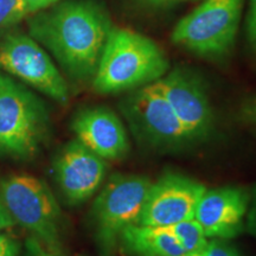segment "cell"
<instances>
[{"instance_id":"1","label":"cell","mask_w":256,"mask_h":256,"mask_svg":"<svg viewBox=\"0 0 256 256\" xmlns=\"http://www.w3.org/2000/svg\"><path fill=\"white\" fill-rule=\"evenodd\" d=\"M113 25L104 6L68 2L31 22V34L76 80L94 78Z\"/></svg>"},{"instance_id":"2","label":"cell","mask_w":256,"mask_h":256,"mask_svg":"<svg viewBox=\"0 0 256 256\" xmlns=\"http://www.w3.org/2000/svg\"><path fill=\"white\" fill-rule=\"evenodd\" d=\"M170 66L165 52L148 37L128 28H112L92 86L101 94H116L151 84Z\"/></svg>"},{"instance_id":"3","label":"cell","mask_w":256,"mask_h":256,"mask_svg":"<svg viewBox=\"0 0 256 256\" xmlns=\"http://www.w3.org/2000/svg\"><path fill=\"white\" fill-rule=\"evenodd\" d=\"M46 130L48 113L42 101L0 72V154L34 156Z\"/></svg>"},{"instance_id":"4","label":"cell","mask_w":256,"mask_h":256,"mask_svg":"<svg viewBox=\"0 0 256 256\" xmlns=\"http://www.w3.org/2000/svg\"><path fill=\"white\" fill-rule=\"evenodd\" d=\"M243 0H206L176 25L174 44L206 58H220L232 51L238 34Z\"/></svg>"},{"instance_id":"5","label":"cell","mask_w":256,"mask_h":256,"mask_svg":"<svg viewBox=\"0 0 256 256\" xmlns=\"http://www.w3.org/2000/svg\"><path fill=\"white\" fill-rule=\"evenodd\" d=\"M152 182L144 176H113L92 206V222L102 249L112 252L119 244L121 232L138 224Z\"/></svg>"},{"instance_id":"6","label":"cell","mask_w":256,"mask_h":256,"mask_svg":"<svg viewBox=\"0 0 256 256\" xmlns=\"http://www.w3.org/2000/svg\"><path fill=\"white\" fill-rule=\"evenodd\" d=\"M0 194L16 223L48 247L58 248L60 210L43 182L31 176H12L2 182Z\"/></svg>"},{"instance_id":"7","label":"cell","mask_w":256,"mask_h":256,"mask_svg":"<svg viewBox=\"0 0 256 256\" xmlns=\"http://www.w3.org/2000/svg\"><path fill=\"white\" fill-rule=\"evenodd\" d=\"M122 112L139 140L156 148H176L194 140L154 83L124 98Z\"/></svg>"},{"instance_id":"8","label":"cell","mask_w":256,"mask_h":256,"mask_svg":"<svg viewBox=\"0 0 256 256\" xmlns=\"http://www.w3.org/2000/svg\"><path fill=\"white\" fill-rule=\"evenodd\" d=\"M0 68L60 104L68 101V86L56 66L46 51L25 34H8L0 42Z\"/></svg>"},{"instance_id":"9","label":"cell","mask_w":256,"mask_h":256,"mask_svg":"<svg viewBox=\"0 0 256 256\" xmlns=\"http://www.w3.org/2000/svg\"><path fill=\"white\" fill-rule=\"evenodd\" d=\"M206 190L203 184L186 176L162 174L150 186L138 224L168 226L194 218Z\"/></svg>"},{"instance_id":"10","label":"cell","mask_w":256,"mask_h":256,"mask_svg":"<svg viewBox=\"0 0 256 256\" xmlns=\"http://www.w3.org/2000/svg\"><path fill=\"white\" fill-rule=\"evenodd\" d=\"M192 140L209 136L212 110L200 80L185 69H174L154 82Z\"/></svg>"},{"instance_id":"11","label":"cell","mask_w":256,"mask_h":256,"mask_svg":"<svg viewBox=\"0 0 256 256\" xmlns=\"http://www.w3.org/2000/svg\"><path fill=\"white\" fill-rule=\"evenodd\" d=\"M107 164L78 139L70 142L55 162L57 183L72 204L87 200L104 182Z\"/></svg>"},{"instance_id":"12","label":"cell","mask_w":256,"mask_h":256,"mask_svg":"<svg viewBox=\"0 0 256 256\" xmlns=\"http://www.w3.org/2000/svg\"><path fill=\"white\" fill-rule=\"evenodd\" d=\"M248 202L247 191L241 188L206 190L197 206L194 218L209 240L232 238L242 232Z\"/></svg>"},{"instance_id":"13","label":"cell","mask_w":256,"mask_h":256,"mask_svg":"<svg viewBox=\"0 0 256 256\" xmlns=\"http://www.w3.org/2000/svg\"><path fill=\"white\" fill-rule=\"evenodd\" d=\"M72 130L80 142L104 160H119L130 150L124 124L108 108L82 110L74 119Z\"/></svg>"},{"instance_id":"14","label":"cell","mask_w":256,"mask_h":256,"mask_svg":"<svg viewBox=\"0 0 256 256\" xmlns=\"http://www.w3.org/2000/svg\"><path fill=\"white\" fill-rule=\"evenodd\" d=\"M119 246L130 256H182L184 249L168 226L132 224L122 230Z\"/></svg>"},{"instance_id":"15","label":"cell","mask_w":256,"mask_h":256,"mask_svg":"<svg viewBox=\"0 0 256 256\" xmlns=\"http://www.w3.org/2000/svg\"><path fill=\"white\" fill-rule=\"evenodd\" d=\"M185 254H197L206 249L209 242L206 232L196 218L182 220L172 226H168Z\"/></svg>"},{"instance_id":"16","label":"cell","mask_w":256,"mask_h":256,"mask_svg":"<svg viewBox=\"0 0 256 256\" xmlns=\"http://www.w3.org/2000/svg\"><path fill=\"white\" fill-rule=\"evenodd\" d=\"M26 14L24 0H0V28L17 23Z\"/></svg>"},{"instance_id":"17","label":"cell","mask_w":256,"mask_h":256,"mask_svg":"<svg viewBox=\"0 0 256 256\" xmlns=\"http://www.w3.org/2000/svg\"><path fill=\"white\" fill-rule=\"evenodd\" d=\"M203 256H240V254L226 240L211 238L203 250Z\"/></svg>"},{"instance_id":"18","label":"cell","mask_w":256,"mask_h":256,"mask_svg":"<svg viewBox=\"0 0 256 256\" xmlns=\"http://www.w3.org/2000/svg\"><path fill=\"white\" fill-rule=\"evenodd\" d=\"M247 38L252 49L256 51V0H249L247 17Z\"/></svg>"},{"instance_id":"19","label":"cell","mask_w":256,"mask_h":256,"mask_svg":"<svg viewBox=\"0 0 256 256\" xmlns=\"http://www.w3.org/2000/svg\"><path fill=\"white\" fill-rule=\"evenodd\" d=\"M18 246L14 240L0 234V256H17Z\"/></svg>"},{"instance_id":"20","label":"cell","mask_w":256,"mask_h":256,"mask_svg":"<svg viewBox=\"0 0 256 256\" xmlns=\"http://www.w3.org/2000/svg\"><path fill=\"white\" fill-rule=\"evenodd\" d=\"M14 220L12 218L11 215L8 214V209H6L4 202H2V194H0V230H4L10 226H14Z\"/></svg>"},{"instance_id":"21","label":"cell","mask_w":256,"mask_h":256,"mask_svg":"<svg viewBox=\"0 0 256 256\" xmlns=\"http://www.w3.org/2000/svg\"><path fill=\"white\" fill-rule=\"evenodd\" d=\"M58 0H24L28 12H36L38 10L51 6Z\"/></svg>"},{"instance_id":"22","label":"cell","mask_w":256,"mask_h":256,"mask_svg":"<svg viewBox=\"0 0 256 256\" xmlns=\"http://www.w3.org/2000/svg\"><path fill=\"white\" fill-rule=\"evenodd\" d=\"M248 230L256 238V206L252 208L248 217Z\"/></svg>"},{"instance_id":"23","label":"cell","mask_w":256,"mask_h":256,"mask_svg":"<svg viewBox=\"0 0 256 256\" xmlns=\"http://www.w3.org/2000/svg\"><path fill=\"white\" fill-rule=\"evenodd\" d=\"M136 2H144V4H150V5H164V4H168V2H178V0H136Z\"/></svg>"},{"instance_id":"24","label":"cell","mask_w":256,"mask_h":256,"mask_svg":"<svg viewBox=\"0 0 256 256\" xmlns=\"http://www.w3.org/2000/svg\"><path fill=\"white\" fill-rule=\"evenodd\" d=\"M182 256H203V252H197V254H185V255H182Z\"/></svg>"},{"instance_id":"25","label":"cell","mask_w":256,"mask_h":256,"mask_svg":"<svg viewBox=\"0 0 256 256\" xmlns=\"http://www.w3.org/2000/svg\"><path fill=\"white\" fill-rule=\"evenodd\" d=\"M254 116H255V119H256V102H255V104H254Z\"/></svg>"}]
</instances>
